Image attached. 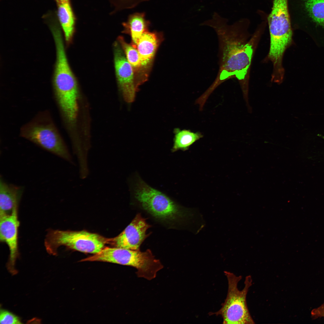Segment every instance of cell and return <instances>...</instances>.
<instances>
[{"instance_id": "1", "label": "cell", "mask_w": 324, "mask_h": 324, "mask_svg": "<svg viewBox=\"0 0 324 324\" xmlns=\"http://www.w3.org/2000/svg\"><path fill=\"white\" fill-rule=\"evenodd\" d=\"M250 24L247 18L229 25L221 20H213L209 25L216 32L220 56V69L216 82L219 85L232 78L245 82L253 54L252 45L244 41Z\"/></svg>"}, {"instance_id": "2", "label": "cell", "mask_w": 324, "mask_h": 324, "mask_svg": "<svg viewBox=\"0 0 324 324\" xmlns=\"http://www.w3.org/2000/svg\"><path fill=\"white\" fill-rule=\"evenodd\" d=\"M134 196L142 209L161 222L187 230L194 234L199 233L205 226L203 216L198 209L178 205L141 179L136 183Z\"/></svg>"}, {"instance_id": "3", "label": "cell", "mask_w": 324, "mask_h": 324, "mask_svg": "<svg viewBox=\"0 0 324 324\" xmlns=\"http://www.w3.org/2000/svg\"><path fill=\"white\" fill-rule=\"evenodd\" d=\"M20 135L72 164L75 165L68 147L49 110L39 112L31 120L23 125L20 129Z\"/></svg>"}, {"instance_id": "4", "label": "cell", "mask_w": 324, "mask_h": 324, "mask_svg": "<svg viewBox=\"0 0 324 324\" xmlns=\"http://www.w3.org/2000/svg\"><path fill=\"white\" fill-rule=\"evenodd\" d=\"M80 261L104 262L131 266L137 270L136 273L138 277L149 280L155 278L157 272L164 267L149 249L142 252L106 247L97 253Z\"/></svg>"}, {"instance_id": "5", "label": "cell", "mask_w": 324, "mask_h": 324, "mask_svg": "<svg viewBox=\"0 0 324 324\" xmlns=\"http://www.w3.org/2000/svg\"><path fill=\"white\" fill-rule=\"evenodd\" d=\"M228 281L227 296L221 308L215 312H210L209 315L220 316L223 319V324H253L255 323L249 310L246 297L250 288L252 285L251 277H246L244 286L240 290L238 284L242 279L241 276H237L233 273L224 272Z\"/></svg>"}, {"instance_id": "6", "label": "cell", "mask_w": 324, "mask_h": 324, "mask_svg": "<svg viewBox=\"0 0 324 324\" xmlns=\"http://www.w3.org/2000/svg\"><path fill=\"white\" fill-rule=\"evenodd\" d=\"M110 238L87 231L50 230L46 235L45 245L47 252L55 255L62 246L81 252L95 254L109 244Z\"/></svg>"}, {"instance_id": "7", "label": "cell", "mask_w": 324, "mask_h": 324, "mask_svg": "<svg viewBox=\"0 0 324 324\" xmlns=\"http://www.w3.org/2000/svg\"><path fill=\"white\" fill-rule=\"evenodd\" d=\"M113 46L114 65L118 87L124 101L131 103L134 100L138 86L134 72L118 41H116Z\"/></svg>"}, {"instance_id": "8", "label": "cell", "mask_w": 324, "mask_h": 324, "mask_svg": "<svg viewBox=\"0 0 324 324\" xmlns=\"http://www.w3.org/2000/svg\"><path fill=\"white\" fill-rule=\"evenodd\" d=\"M150 226L140 213L137 214L126 228L117 236L110 238L109 244L114 247L138 250L146 238Z\"/></svg>"}, {"instance_id": "9", "label": "cell", "mask_w": 324, "mask_h": 324, "mask_svg": "<svg viewBox=\"0 0 324 324\" xmlns=\"http://www.w3.org/2000/svg\"><path fill=\"white\" fill-rule=\"evenodd\" d=\"M18 206L10 214H0V241L8 245L10 252L8 268L13 274L17 273L15 268L16 261L18 255V229L19 222L18 218Z\"/></svg>"}, {"instance_id": "10", "label": "cell", "mask_w": 324, "mask_h": 324, "mask_svg": "<svg viewBox=\"0 0 324 324\" xmlns=\"http://www.w3.org/2000/svg\"><path fill=\"white\" fill-rule=\"evenodd\" d=\"M291 20H305L324 27V0H289Z\"/></svg>"}, {"instance_id": "11", "label": "cell", "mask_w": 324, "mask_h": 324, "mask_svg": "<svg viewBox=\"0 0 324 324\" xmlns=\"http://www.w3.org/2000/svg\"><path fill=\"white\" fill-rule=\"evenodd\" d=\"M160 43L158 34L148 31L144 32L136 45L140 60L141 69L148 68Z\"/></svg>"}, {"instance_id": "12", "label": "cell", "mask_w": 324, "mask_h": 324, "mask_svg": "<svg viewBox=\"0 0 324 324\" xmlns=\"http://www.w3.org/2000/svg\"><path fill=\"white\" fill-rule=\"evenodd\" d=\"M23 188L5 182L0 177V214H10L18 206Z\"/></svg>"}, {"instance_id": "13", "label": "cell", "mask_w": 324, "mask_h": 324, "mask_svg": "<svg viewBox=\"0 0 324 324\" xmlns=\"http://www.w3.org/2000/svg\"><path fill=\"white\" fill-rule=\"evenodd\" d=\"M149 24L145 18L144 13H136L129 16L127 21L123 24L125 31L130 34L132 44L136 47L140 38L145 32L148 31Z\"/></svg>"}, {"instance_id": "14", "label": "cell", "mask_w": 324, "mask_h": 324, "mask_svg": "<svg viewBox=\"0 0 324 324\" xmlns=\"http://www.w3.org/2000/svg\"><path fill=\"white\" fill-rule=\"evenodd\" d=\"M58 15L68 44L72 40L74 30V19L69 2L58 4Z\"/></svg>"}, {"instance_id": "15", "label": "cell", "mask_w": 324, "mask_h": 324, "mask_svg": "<svg viewBox=\"0 0 324 324\" xmlns=\"http://www.w3.org/2000/svg\"><path fill=\"white\" fill-rule=\"evenodd\" d=\"M174 132V143L172 149V152L179 150H187L190 146L203 136L200 132L195 133L189 130H181L177 128L175 129Z\"/></svg>"}, {"instance_id": "16", "label": "cell", "mask_w": 324, "mask_h": 324, "mask_svg": "<svg viewBox=\"0 0 324 324\" xmlns=\"http://www.w3.org/2000/svg\"><path fill=\"white\" fill-rule=\"evenodd\" d=\"M118 41L123 50L126 58L132 66L134 72L141 69L140 55L136 47L127 43L122 36H119Z\"/></svg>"}, {"instance_id": "17", "label": "cell", "mask_w": 324, "mask_h": 324, "mask_svg": "<svg viewBox=\"0 0 324 324\" xmlns=\"http://www.w3.org/2000/svg\"><path fill=\"white\" fill-rule=\"evenodd\" d=\"M1 324H21L19 318L8 310L1 309L0 312Z\"/></svg>"}, {"instance_id": "18", "label": "cell", "mask_w": 324, "mask_h": 324, "mask_svg": "<svg viewBox=\"0 0 324 324\" xmlns=\"http://www.w3.org/2000/svg\"><path fill=\"white\" fill-rule=\"evenodd\" d=\"M311 315L313 319L324 317V303L319 307L313 309L311 312Z\"/></svg>"}, {"instance_id": "19", "label": "cell", "mask_w": 324, "mask_h": 324, "mask_svg": "<svg viewBox=\"0 0 324 324\" xmlns=\"http://www.w3.org/2000/svg\"><path fill=\"white\" fill-rule=\"evenodd\" d=\"M58 4L69 2V0H56Z\"/></svg>"}, {"instance_id": "20", "label": "cell", "mask_w": 324, "mask_h": 324, "mask_svg": "<svg viewBox=\"0 0 324 324\" xmlns=\"http://www.w3.org/2000/svg\"><path fill=\"white\" fill-rule=\"evenodd\" d=\"M129 0L130 1H132V2L133 4L134 5V4H135L139 3V2H140L142 0Z\"/></svg>"}]
</instances>
